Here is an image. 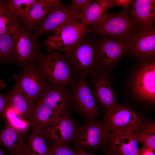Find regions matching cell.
<instances>
[{
  "mask_svg": "<svg viewBox=\"0 0 155 155\" xmlns=\"http://www.w3.org/2000/svg\"><path fill=\"white\" fill-rule=\"evenodd\" d=\"M49 147L51 155H76V151L69 146H60L52 142Z\"/></svg>",
  "mask_w": 155,
  "mask_h": 155,
  "instance_id": "cell-30",
  "label": "cell"
},
{
  "mask_svg": "<svg viewBox=\"0 0 155 155\" xmlns=\"http://www.w3.org/2000/svg\"><path fill=\"white\" fill-rule=\"evenodd\" d=\"M5 120L6 124L22 134L27 135L30 127L28 119L20 114L9 104L5 113Z\"/></svg>",
  "mask_w": 155,
  "mask_h": 155,
  "instance_id": "cell-26",
  "label": "cell"
},
{
  "mask_svg": "<svg viewBox=\"0 0 155 155\" xmlns=\"http://www.w3.org/2000/svg\"><path fill=\"white\" fill-rule=\"evenodd\" d=\"M51 7L45 0H37L30 9L26 17L21 21L28 31L36 29L44 20Z\"/></svg>",
  "mask_w": 155,
  "mask_h": 155,
  "instance_id": "cell-22",
  "label": "cell"
},
{
  "mask_svg": "<svg viewBox=\"0 0 155 155\" xmlns=\"http://www.w3.org/2000/svg\"><path fill=\"white\" fill-rule=\"evenodd\" d=\"M136 94L140 98L152 102L155 99V64L143 65L137 72L134 82Z\"/></svg>",
  "mask_w": 155,
  "mask_h": 155,
  "instance_id": "cell-14",
  "label": "cell"
},
{
  "mask_svg": "<svg viewBox=\"0 0 155 155\" xmlns=\"http://www.w3.org/2000/svg\"><path fill=\"white\" fill-rule=\"evenodd\" d=\"M37 0H9L3 1V6L17 19L22 20Z\"/></svg>",
  "mask_w": 155,
  "mask_h": 155,
  "instance_id": "cell-25",
  "label": "cell"
},
{
  "mask_svg": "<svg viewBox=\"0 0 155 155\" xmlns=\"http://www.w3.org/2000/svg\"><path fill=\"white\" fill-rule=\"evenodd\" d=\"M61 84L48 85L38 100L63 114L69 108L70 90Z\"/></svg>",
  "mask_w": 155,
  "mask_h": 155,
  "instance_id": "cell-16",
  "label": "cell"
},
{
  "mask_svg": "<svg viewBox=\"0 0 155 155\" xmlns=\"http://www.w3.org/2000/svg\"><path fill=\"white\" fill-rule=\"evenodd\" d=\"M76 155H94L92 152H88L84 149H79L76 151Z\"/></svg>",
  "mask_w": 155,
  "mask_h": 155,
  "instance_id": "cell-35",
  "label": "cell"
},
{
  "mask_svg": "<svg viewBox=\"0 0 155 155\" xmlns=\"http://www.w3.org/2000/svg\"><path fill=\"white\" fill-rule=\"evenodd\" d=\"M109 131L104 120H95L78 125L72 149L98 150L106 146Z\"/></svg>",
  "mask_w": 155,
  "mask_h": 155,
  "instance_id": "cell-5",
  "label": "cell"
},
{
  "mask_svg": "<svg viewBox=\"0 0 155 155\" xmlns=\"http://www.w3.org/2000/svg\"><path fill=\"white\" fill-rule=\"evenodd\" d=\"M3 1L0 0V8L3 6Z\"/></svg>",
  "mask_w": 155,
  "mask_h": 155,
  "instance_id": "cell-38",
  "label": "cell"
},
{
  "mask_svg": "<svg viewBox=\"0 0 155 155\" xmlns=\"http://www.w3.org/2000/svg\"><path fill=\"white\" fill-rule=\"evenodd\" d=\"M65 53L66 61L76 77L90 76L100 67L98 41L86 34Z\"/></svg>",
  "mask_w": 155,
  "mask_h": 155,
  "instance_id": "cell-1",
  "label": "cell"
},
{
  "mask_svg": "<svg viewBox=\"0 0 155 155\" xmlns=\"http://www.w3.org/2000/svg\"><path fill=\"white\" fill-rule=\"evenodd\" d=\"M104 121L109 131H133L139 128L145 120L126 105L118 104L105 111Z\"/></svg>",
  "mask_w": 155,
  "mask_h": 155,
  "instance_id": "cell-7",
  "label": "cell"
},
{
  "mask_svg": "<svg viewBox=\"0 0 155 155\" xmlns=\"http://www.w3.org/2000/svg\"><path fill=\"white\" fill-rule=\"evenodd\" d=\"M7 96L9 105L28 119L33 111L36 102L32 100L16 86Z\"/></svg>",
  "mask_w": 155,
  "mask_h": 155,
  "instance_id": "cell-23",
  "label": "cell"
},
{
  "mask_svg": "<svg viewBox=\"0 0 155 155\" xmlns=\"http://www.w3.org/2000/svg\"><path fill=\"white\" fill-rule=\"evenodd\" d=\"M115 5L122 6L124 9L127 10L132 4V1L131 0H114Z\"/></svg>",
  "mask_w": 155,
  "mask_h": 155,
  "instance_id": "cell-34",
  "label": "cell"
},
{
  "mask_svg": "<svg viewBox=\"0 0 155 155\" xmlns=\"http://www.w3.org/2000/svg\"><path fill=\"white\" fill-rule=\"evenodd\" d=\"M16 59L15 49L12 36H0V61H8Z\"/></svg>",
  "mask_w": 155,
  "mask_h": 155,
  "instance_id": "cell-28",
  "label": "cell"
},
{
  "mask_svg": "<svg viewBox=\"0 0 155 155\" xmlns=\"http://www.w3.org/2000/svg\"><path fill=\"white\" fill-rule=\"evenodd\" d=\"M89 80L96 101L106 111L117 105L105 69L99 67L89 76Z\"/></svg>",
  "mask_w": 155,
  "mask_h": 155,
  "instance_id": "cell-11",
  "label": "cell"
},
{
  "mask_svg": "<svg viewBox=\"0 0 155 155\" xmlns=\"http://www.w3.org/2000/svg\"><path fill=\"white\" fill-rule=\"evenodd\" d=\"M42 132H32L27 139L25 155H51Z\"/></svg>",
  "mask_w": 155,
  "mask_h": 155,
  "instance_id": "cell-24",
  "label": "cell"
},
{
  "mask_svg": "<svg viewBox=\"0 0 155 155\" xmlns=\"http://www.w3.org/2000/svg\"><path fill=\"white\" fill-rule=\"evenodd\" d=\"M16 87L36 102L47 86L48 82L39 70L32 65L24 70Z\"/></svg>",
  "mask_w": 155,
  "mask_h": 155,
  "instance_id": "cell-10",
  "label": "cell"
},
{
  "mask_svg": "<svg viewBox=\"0 0 155 155\" xmlns=\"http://www.w3.org/2000/svg\"><path fill=\"white\" fill-rule=\"evenodd\" d=\"M0 155H6L3 152V150L0 148Z\"/></svg>",
  "mask_w": 155,
  "mask_h": 155,
  "instance_id": "cell-37",
  "label": "cell"
},
{
  "mask_svg": "<svg viewBox=\"0 0 155 155\" xmlns=\"http://www.w3.org/2000/svg\"><path fill=\"white\" fill-rule=\"evenodd\" d=\"M129 13L140 29L152 26L155 21V0H133Z\"/></svg>",
  "mask_w": 155,
  "mask_h": 155,
  "instance_id": "cell-20",
  "label": "cell"
},
{
  "mask_svg": "<svg viewBox=\"0 0 155 155\" xmlns=\"http://www.w3.org/2000/svg\"><path fill=\"white\" fill-rule=\"evenodd\" d=\"M105 146H105L103 148L104 152V155H111L107 151L106 149Z\"/></svg>",
  "mask_w": 155,
  "mask_h": 155,
  "instance_id": "cell-36",
  "label": "cell"
},
{
  "mask_svg": "<svg viewBox=\"0 0 155 155\" xmlns=\"http://www.w3.org/2000/svg\"><path fill=\"white\" fill-rule=\"evenodd\" d=\"M11 36L16 59L19 62H28L33 59L36 54L38 56L41 55L33 36L25 28L19 26Z\"/></svg>",
  "mask_w": 155,
  "mask_h": 155,
  "instance_id": "cell-12",
  "label": "cell"
},
{
  "mask_svg": "<svg viewBox=\"0 0 155 155\" xmlns=\"http://www.w3.org/2000/svg\"><path fill=\"white\" fill-rule=\"evenodd\" d=\"M62 114L37 100L28 119L30 127L32 132L42 133L45 129L56 123Z\"/></svg>",
  "mask_w": 155,
  "mask_h": 155,
  "instance_id": "cell-19",
  "label": "cell"
},
{
  "mask_svg": "<svg viewBox=\"0 0 155 155\" xmlns=\"http://www.w3.org/2000/svg\"><path fill=\"white\" fill-rule=\"evenodd\" d=\"M19 25L17 20L3 6L0 8V36L12 34Z\"/></svg>",
  "mask_w": 155,
  "mask_h": 155,
  "instance_id": "cell-27",
  "label": "cell"
},
{
  "mask_svg": "<svg viewBox=\"0 0 155 155\" xmlns=\"http://www.w3.org/2000/svg\"><path fill=\"white\" fill-rule=\"evenodd\" d=\"M115 5L114 0L94 1L85 5L81 9L80 20L88 27L100 24L106 19L108 10Z\"/></svg>",
  "mask_w": 155,
  "mask_h": 155,
  "instance_id": "cell-18",
  "label": "cell"
},
{
  "mask_svg": "<svg viewBox=\"0 0 155 155\" xmlns=\"http://www.w3.org/2000/svg\"><path fill=\"white\" fill-rule=\"evenodd\" d=\"M5 86L3 81L0 82V119L5 120V114L6 110L9 104L7 95L2 94L1 90Z\"/></svg>",
  "mask_w": 155,
  "mask_h": 155,
  "instance_id": "cell-31",
  "label": "cell"
},
{
  "mask_svg": "<svg viewBox=\"0 0 155 155\" xmlns=\"http://www.w3.org/2000/svg\"><path fill=\"white\" fill-rule=\"evenodd\" d=\"M90 26L88 27V32L120 41L129 40L140 29L129 11L124 9L116 13L108 14L104 22Z\"/></svg>",
  "mask_w": 155,
  "mask_h": 155,
  "instance_id": "cell-2",
  "label": "cell"
},
{
  "mask_svg": "<svg viewBox=\"0 0 155 155\" xmlns=\"http://www.w3.org/2000/svg\"><path fill=\"white\" fill-rule=\"evenodd\" d=\"M128 42V53L131 55L142 57L154 55L155 53L154 27L139 29Z\"/></svg>",
  "mask_w": 155,
  "mask_h": 155,
  "instance_id": "cell-15",
  "label": "cell"
},
{
  "mask_svg": "<svg viewBox=\"0 0 155 155\" xmlns=\"http://www.w3.org/2000/svg\"><path fill=\"white\" fill-rule=\"evenodd\" d=\"M79 21L68 22L54 32L44 42L47 50L49 53L55 50L65 52L77 43L89 32L88 27Z\"/></svg>",
  "mask_w": 155,
  "mask_h": 155,
  "instance_id": "cell-6",
  "label": "cell"
},
{
  "mask_svg": "<svg viewBox=\"0 0 155 155\" xmlns=\"http://www.w3.org/2000/svg\"><path fill=\"white\" fill-rule=\"evenodd\" d=\"M78 125L77 120L72 117V110L69 108L56 123L45 129L42 133L46 140L69 146L73 144Z\"/></svg>",
  "mask_w": 155,
  "mask_h": 155,
  "instance_id": "cell-8",
  "label": "cell"
},
{
  "mask_svg": "<svg viewBox=\"0 0 155 155\" xmlns=\"http://www.w3.org/2000/svg\"><path fill=\"white\" fill-rule=\"evenodd\" d=\"M69 104L85 123L97 119L99 108L92 89L85 77H76L71 85Z\"/></svg>",
  "mask_w": 155,
  "mask_h": 155,
  "instance_id": "cell-3",
  "label": "cell"
},
{
  "mask_svg": "<svg viewBox=\"0 0 155 155\" xmlns=\"http://www.w3.org/2000/svg\"><path fill=\"white\" fill-rule=\"evenodd\" d=\"M80 12L70 4L66 5L61 2L51 8L47 16L34 32L33 36L35 39L36 40L39 36L47 33L55 32L71 21L79 20Z\"/></svg>",
  "mask_w": 155,
  "mask_h": 155,
  "instance_id": "cell-9",
  "label": "cell"
},
{
  "mask_svg": "<svg viewBox=\"0 0 155 155\" xmlns=\"http://www.w3.org/2000/svg\"><path fill=\"white\" fill-rule=\"evenodd\" d=\"M138 142L146 148L153 151L155 150V135L147 133L139 128L132 131Z\"/></svg>",
  "mask_w": 155,
  "mask_h": 155,
  "instance_id": "cell-29",
  "label": "cell"
},
{
  "mask_svg": "<svg viewBox=\"0 0 155 155\" xmlns=\"http://www.w3.org/2000/svg\"><path fill=\"white\" fill-rule=\"evenodd\" d=\"M25 136L6 124L0 132V145L10 155H25L27 146Z\"/></svg>",
  "mask_w": 155,
  "mask_h": 155,
  "instance_id": "cell-21",
  "label": "cell"
},
{
  "mask_svg": "<svg viewBox=\"0 0 155 155\" xmlns=\"http://www.w3.org/2000/svg\"><path fill=\"white\" fill-rule=\"evenodd\" d=\"M92 0H72L70 4L75 9L79 11L86 4L92 2Z\"/></svg>",
  "mask_w": 155,
  "mask_h": 155,
  "instance_id": "cell-33",
  "label": "cell"
},
{
  "mask_svg": "<svg viewBox=\"0 0 155 155\" xmlns=\"http://www.w3.org/2000/svg\"><path fill=\"white\" fill-rule=\"evenodd\" d=\"M137 140L132 131H109L105 146L111 155H139Z\"/></svg>",
  "mask_w": 155,
  "mask_h": 155,
  "instance_id": "cell-13",
  "label": "cell"
},
{
  "mask_svg": "<svg viewBox=\"0 0 155 155\" xmlns=\"http://www.w3.org/2000/svg\"><path fill=\"white\" fill-rule=\"evenodd\" d=\"M38 69L48 82L51 84L71 85L75 78L64 55L52 52L38 57Z\"/></svg>",
  "mask_w": 155,
  "mask_h": 155,
  "instance_id": "cell-4",
  "label": "cell"
},
{
  "mask_svg": "<svg viewBox=\"0 0 155 155\" xmlns=\"http://www.w3.org/2000/svg\"><path fill=\"white\" fill-rule=\"evenodd\" d=\"M98 46L100 67L103 68L110 66L128 52V41H118L103 36L98 41Z\"/></svg>",
  "mask_w": 155,
  "mask_h": 155,
  "instance_id": "cell-17",
  "label": "cell"
},
{
  "mask_svg": "<svg viewBox=\"0 0 155 155\" xmlns=\"http://www.w3.org/2000/svg\"><path fill=\"white\" fill-rule=\"evenodd\" d=\"M139 128L147 133L155 135V123L154 121L145 120Z\"/></svg>",
  "mask_w": 155,
  "mask_h": 155,
  "instance_id": "cell-32",
  "label": "cell"
}]
</instances>
